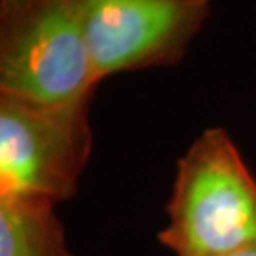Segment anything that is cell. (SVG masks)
<instances>
[{
    "label": "cell",
    "instance_id": "cell-6",
    "mask_svg": "<svg viewBox=\"0 0 256 256\" xmlns=\"http://www.w3.org/2000/svg\"><path fill=\"white\" fill-rule=\"evenodd\" d=\"M228 256H256V245H250V247H245L241 250H236Z\"/></svg>",
    "mask_w": 256,
    "mask_h": 256
},
{
    "label": "cell",
    "instance_id": "cell-2",
    "mask_svg": "<svg viewBox=\"0 0 256 256\" xmlns=\"http://www.w3.org/2000/svg\"><path fill=\"white\" fill-rule=\"evenodd\" d=\"M99 84L76 0H0V95L74 106Z\"/></svg>",
    "mask_w": 256,
    "mask_h": 256
},
{
    "label": "cell",
    "instance_id": "cell-4",
    "mask_svg": "<svg viewBox=\"0 0 256 256\" xmlns=\"http://www.w3.org/2000/svg\"><path fill=\"white\" fill-rule=\"evenodd\" d=\"M99 80L176 64L209 18L210 0H76Z\"/></svg>",
    "mask_w": 256,
    "mask_h": 256
},
{
    "label": "cell",
    "instance_id": "cell-5",
    "mask_svg": "<svg viewBox=\"0 0 256 256\" xmlns=\"http://www.w3.org/2000/svg\"><path fill=\"white\" fill-rule=\"evenodd\" d=\"M0 256H72L55 205L0 200Z\"/></svg>",
    "mask_w": 256,
    "mask_h": 256
},
{
    "label": "cell",
    "instance_id": "cell-3",
    "mask_svg": "<svg viewBox=\"0 0 256 256\" xmlns=\"http://www.w3.org/2000/svg\"><path fill=\"white\" fill-rule=\"evenodd\" d=\"M92 142L90 102L50 106L0 95V200H70Z\"/></svg>",
    "mask_w": 256,
    "mask_h": 256
},
{
    "label": "cell",
    "instance_id": "cell-1",
    "mask_svg": "<svg viewBox=\"0 0 256 256\" xmlns=\"http://www.w3.org/2000/svg\"><path fill=\"white\" fill-rule=\"evenodd\" d=\"M158 238L174 256H228L256 245V178L226 129L202 131L178 160Z\"/></svg>",
    "mask_w": 256,
    "mask_h": 256
}]
</instances>
